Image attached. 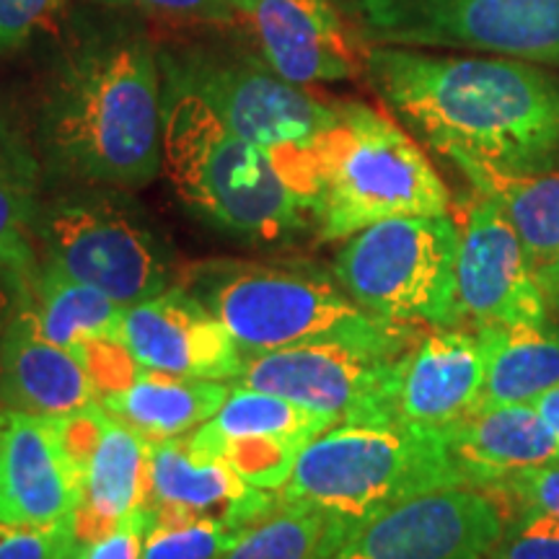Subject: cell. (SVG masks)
<instances>
[{
  "label": "cell",
  "instance_id": "1",
  "mask_svg": "<svg viewBox=\"0 0 559 559\" xmlns=\"http://www.w3.org/2000/svg\"><path fill=\"white\" fill-rule=\"evenodd\" d=\"M39 148L73 187L140 190L164 169L158 41L138 13L79 11L62 29L39 102Z\"/></svg>",
  "mask_w": 559,
  "mask_h": 559
},
{
  "label": "cell",
  "instance_id": "2",
  "mask_svg": "<svg viewBox=\"0 0 559 559\" xmlns=\"http://www.w3.org/2000/svg\"><path fill=\"white\" fill-rule=\"evenodd\" d=\"M366 73L396 117L477 192L559 164V79L528 60L373 45Z\"/></svg>",
  "mask_w": 559,
  "mask_h": 559
},
{
  "label": "cell",
  "instance_id": "3",
  "mask_svg": "<svg viewBox=\"0 0 559 559\" xmlns=\"http://www.w3.org/2000/svg\"><path fill=\"white\" fill-rule=\"evenodd\" d=\"M179 285L215 313L247 358L332 340L404 353L430 332L373 317L337 277L304 262L202 260L181 267Z\"/></svg>",
  "mask_w": 559,
  "mask_h": 559
},
{
  "label": "cell",
  "instance_id": "4",
  "mask_svg": "<svg viewBox=\"0 0 559 559\" xmlns=\"http://www.w3.org/2000/svg\"><path fill=\"white\" fill-rule=\"evenodd\" d=\"M164 171L198 218L247 243H288L313 226L272 158L187 91L164 86Z\"/></svg>",
  "mask_w": 559,
  "mask_h": 559
},
{
  "label": "cell",
  "instance_id": "5",
  "mask_svg": "<svg viewBox=\"0 0 559 559\" xmlns=\"http://www.w3.org/2000/svg\"><path fill=\"white\" fill-rule=\"evenodd\" d=\"M158 62L166 88L194 94L230 130L267 153L311 213L317 151L340 120V104L280 79L249 45L236 41L158 45Z\"/></svg>",
  "mask_w": 559,
  "mask_h": 559
},
{
  "label": "cell",
  "instance_id": "6",
  "mask_svg": "<svg viewBox=\"0 0 559 559\" xmlns=\"http://www.w3.org/2000/svg\"><path fill=\"white\" fill-rule=\"evenodd\" d=\"M449 207V187L417 140L368 104H340V120L317 151L311 221L321 241L349 239L391 218L443 215Z\"/></svg>",
  "mask_w": 559,
  "mask_h": 559
},
{
  "label": "cell",
  "instance_id": "7",
  "mask_svg": "<svg viewBox=\"0 0 559 559\" xmlns=\"http://www.w3.org/2000/svg\"><path fill=\"white\" fill-rule=\"evenodd\" d=\"M466 487L440 430L334 425L298 453L280 498L355 526L400 502Z\"/></svg>",
  "mask_w": 559,
  "mask_h": 559
},
{
  "label": "cell",
  "instance_id": "8",
  "mask_svg": "<svg viewBox=\"0 0 559 559\" xmlns=\"http://www.w3.org/2000/svg\"><path fill=\"white\" fill-rule=\"evenodd\" d=\"M39 267L94 285L124 306L171 288V251L124 190L73 187L34 215Z\"/></svg>",
  "mask_w": 559,
  "mask_h": 559
},
{
  "label": "cell",
  "instance_id": "9",
  "mask_svg": "<svg viewBox=\"0 0 559 559\" xmlns=\"http://www.w3.org/2000/svg\"><path fill=\"white\" fill-rule=\"evenodd\" d=\"M461 228L449 213L381 221L345 239L334 277L360 309L415 330L459 326Z\"/></svg>",
  "mask_w": 559,
  "mask_h": 559
},
{
  "label": "cell",
  "instance_id": "10",
  "mask_svg": "<svg viewBox=\"0 0 559 559\" xmlns=\"http://www.w3.org/2000/svg\"><path fill=\"white\" fill-rule=\"evenodd\" d=\"M376 45L451 47L559 66V0H355Z\"/></svg>",
  "mask_w": 559,
  "mask_h": 559
},
{
  "label": "cell",
  "instance_id": "11",
  "mask_svg": "<svg viewBox=\"0 0 559 559\" xmlns=\"http://www.w3.org/2000/svg\"><path fill=\"white\" fill-rule=\"evenodd\" d=\"M502 531L506 519L485 492L456 487L355 523L324 559H487Z\"/></svg>",
  "mask_w": 559,
  "mask_h": 559
},
{
  "label": "cell",
  "instance_id": "12",
  "mask_svg": "<svg viewBox=\"0 0 559 559\" xmlns=\"http://www.w3.org/2000/svg\"><path fill=\"white\" fill-rule=\"evenodd\" d=\"M400 355L358 342H309L251 355L236 386L270 391L334 425H376L383 383Z\"/></svg>",
  "mask_w": 559,
  "mask_h": 559
},
{
  "label": "cell",
  "instance_id": "13",
  "mask_svg": "<svg viewBox=\"0 0 559 559\" xmlns=\"http://www.w3.org/2000/svg\"><path fill=\"white\" fill-rule=\"evenodd\" d=\"M459 326H536L549 321V304L526 251L500 202L477 194L461 228L456 264Z\"/></svg>",
  "mask_w": 559,
  "mask_h": 559
},
{
  "label": "cell",
  "instance_id": "14",
  "mask_svg": "<svg viewBox=\"0 0 559 559\" xmlns=\"http://www.w3.org/2000/svg\"><path fill=\"white\" fill-rule=\"evenodd\" d=\"M485 349L466 326L430 330L391 362L376 425L445 432L477 409Z\"/></svg>",
  "mask_w": 559,
  "mask_h": 559
},
{
  "label": "cell",
  "instance_id": "15",
  "mask_svg": "<svg viewBox=\"0 0 559 559\" xmlns=\"http://www.w3.org/2000/svg\"><path fill=\"white\" fill-rule=\"evenodd\" d=\"M236 26L251 50L296 86L347 81L366 70V52L330 0H234Z\"/></svg>",
  "mask_w": 559,
  "mask_h": 559
},
{
  "label": "cell",
  "instance_id": "16",
  "mask_svg": "<svg viewBox=\"0 0 559 559\" xmlns=\"http://www.w3.org/2000/svg\"><path fill=\"white\" fill-rule=\"evenodd\" d=\"M122 340L143 368L187 379L236 381L247 362L215 313L179 283L128 306Z\"/></svg>",
  "mask_w": 559,
  "mask_h": 559
},
{
  "label": "cell",
  "instance_id": "17",
  "mask_svg": "<svg viewBox=\"0 0 559 559\" xmlns=\"http://www.w3.org/2000/svg\"><path fill=\"white\" fill-rule=\"evenodd\" d=\"M81 481L52 417L0 409V521L50 528L75 523Z\"/></svg>",
  "mask_w": 559,
  "mask_h": 559
},
{
  "label": "cell",
  "instance_id": "18",
  "mask_svg": "<svg viewBox=\"0 0 559 559\" xmlns=\"http://www.w3.org/2000/svg\"><path fill=\"white\" fill-rule=\"evenodd\" d=\"M91 404H99V389L79 355L47 340L21 298L0 345V409L55 419Z\"/></svg>",
  "mask_w": 559,
  "mask_h": 559
},
{
  "label": "cell",
  "instance_id": "19",
  "mask_svg": "<svg viewBox=\"0 0 559 559\" xmlns=\"http://www.w3.org/2000/svg\"><path fill=\"white\" fill-rule=\"evenodd\" d=\"M151 506L213 513L221 508L228 523L249 528L280 506V495L249 487L221 453L202 449L190 432L153 440Z\"/></svg>",
  "mask_w": 559,
  "mask_h": 559
},
{
  "label": "cell",
  "instance_id": "20",
  "mask_svg": "<svg viewBox=\"0 0 559 559\" xmlns=\"http://www.w3.org/2000/svg\"><path fill=\"white\" fill-rule=\"evenodd\" d=\"M464 485L485 489L508 474L559 461V445L536 404L474 409L443 432Z\"/></svg>",
  "mask_w": 559,
  "mask_h": 559
},
{
  "label": "cell",
  "instance_id": "21",
  "mask_svg": "<svg viewBox=\"0 0 559 559\" xmlns=\"http://www.w3.org/2000/svg\"><path fill=\"white\" fill-rule=\"evenodd\" d=\"M151 438L104 412L99 443L91 453L75 510L79 544L99 539L140 508L151 506Z\"/></svg>",
  "mask_w": 559,
  "mask_h": 559
},
{
  "label": "cell",
  "instance_id": "22",
  "mask_svg": "<svg viewBox=\"0 0 559 559\" xmlns=\"http://www.w3.org/2000/svg\"><path fill=\"white\" fill-rule=\"evenodd\" d=\"M223 381L187 379L145 368L130 386L99 396L104 412L151 440H166L205 425L228 400Z\"/></svg>",
  "mask_w": 559,
  "mask_h": 559
},
{
  "label": "cell",
  "instance_id": "23",
  "mask_svg": "<svg viewBox=\"0 0 559 559\" xmlns=\"http://www.w3.org/2000/svg\"><path fill=\"white\" fill-rule=\"evenodd\" d=\"M485 349V386L477 409L534 404L559 386V326H489L479 330Z\"/></svg>",
  "mask_w": 559,
  "mask_h": 559
},
{
  "label": "cell",
  "instance_id": "24",
  "mask_svg": "<svg viewBox=\"0 0 559 559\" xmlns=\"http://www.w3.org/2000/svg\"><path fill=\"white\" fill-rule=\"evenodd\" d=\"M26 304L39 332L55 345L79 353L83 345L104 337H122L128 306L94 285L39 267L29 285Z\"/></svg>",
  "mask_w": 559,
  "mask_h": 559
},
{
  "label": "cell",
  "instance_id": "25",
  "mask_svg": "<svg viewBox=\"0 0 559 559\" xmlns=\"http://www.w3.org/2000/svg\"><path fill=\"white\" fill-rule=\"evenodd\" d=\"M330 428H334L332 417L300 407L270 391L234 383L223 407L205 425L194 428L190 438L202 449L218 453L221 443L236 438H280L306 445Z\"/></svg>",
  "mask_w": 559,
  "mask_h": 559
},
{
  "label": "cell",
  "instance_id": "26",
  "mask_svg": "<svg viewBox=\"0 0 559 559\" xmlns=\"http://www.w3.org/2000/svg\"><path fill=\"white\" fill-rule=\"evenodd\" d=\"M349 526L321 510L280 506L243 531L223 559H324Z\"/></svg>",
  "mask_w": 559,
  "mask_h": 559
},
{
  "label": "cell",
  "instance_id": "27",
  "mask_svg": "<svg viewBox=\"0 0 559 559\" xmlns=\"http://www.w3.org/2000/svg\"><path fill=\"white\" fill-rule=\"evenodd\" d=\"M477 194L506 210L536 277L559 260V171L498 179Z\"/></svg>",
  "mask_w": 559,
  "mask_h": 559
},
{
  "label": "cell",
  "instance_id": "28",
  "mask_svg": "<svg viewBox=\"0 0 559 559\" xmlns=\"http://www.w3.org/2000/svg\"><path fill=\"white\" fill-rule=\"evenodd\" d=\"M243 531L228 523L226 515L156 508L143 559H223Z\"/></svg>",
  "mask_w": 559,
  "mask_h": 559
},
{
  "label": "cell",
  "instance_id": "29",
  "mask_svg": "<svg viewBox=\"0 0 559 559\" xmlns=\"http://www.w3.org/2000/svg\"><path fill=\"white\" fill-rule=\"evenodd\" d=\"M34 215L37 202L29 174L16 160L0 156V270L19 277L26 288L39 270Z\"/></svg>",
  "mask_w": 559,
  "mask_h": 559
},
{
  "label": "cell",
  "instance_id": "30",
  "mask_svg": "<svg viewBox=\"0 0 559 559\" xmlns=\"http://www.w3.org/2000/svg\"><path fill=\"white\" fill-rule=\"evenodd\" d=\"M304 445L280 438H236L218 445V453L249 487L280 492L288 485Z\"/></svg>",
  "mask_w": 559,
  "mask_h": 559
},
{
  "label": "cell",
  "instance_id": "31",
  "mask_svg": "<svg viewBox=\"0 0 559 559\" xmlns=\"http://www.w3.org/2000/svg\"><path fill=\"white\" fill-rule=\"evenodd\" d=\"M479 492H485L500 508L506 523L526 513L559 519V461L513 472Z\"/></svg>",
  "mask_w": 559,
  "mask_h": 559
},
{
  "label": "cell",
  "instance_id": "32",
  "mask_svg": "<svg viewBox=\"0 0 559 559\" xmlns=\"http://www.w3.org/2000/svg\"><path fill=\"white\" fill-rule=\"evenodd\" d=\"M487 559H559V519L526 513L508 521Z\"/></svg>",
  "mask_w": 559,
  "mask_h": 559
},
{
  "label": "cell",
  "instance_id": "33",
  "mask_svg": "<svg viewBox=\"0 0 559 559\" xmlns=\"http://www.w3.org/2000/svg\"><path fill=\"white\" fill-rule=\"evenodd\" d=\"M104 9H120L164 21H190V24L234 26V0H91Z\"/></svg>",
  "mask_w": 559,
  "mask_h": 559
},
{
  "label": "cell",
  "instance_id": "34",
  "mask_svg": "<svg viewBox=\"0 0 559 559\" xmlns=\"http://www.w3.org/2000/svg\"><path fill=\"white\" fill-rule=\"evenodd\" d=\"M75 547V523L29 528L0 521V559H66Z\"/></svg>",
  "mask_w": 559,
  "mask_h": 559
},
{
  "label": "cell",
  "instance_id": "35",
  "mask_svg": "<svg viewBox=\"0 0 559 559\" xmlns=\"http://www.w3.org/2000/svg\"><path fill=\"white\" fill-rule=\"evenodd\" d=\"M75 355H79L83 368L88 370L91 381L99 389V396L130 386L145 370L135 360V355L130 353V347L124 345L122 337L94 340L83 345Z\"/></svg>",
  "mask_w": 559,
  "mask_h": 559
},
{
  "label": "cell",
  "instance_id": "36",
  "mask_svg": "<svg viewBox=\"0 0 559 559\" xmlns=\"http://www.w3.org/2000/svg\"><path fill=\"white\" fill-rule=\"evenodd\" d=\"M70 0H0V52H16L52 24Z\"/></svg>",
  "mask_w": 559,
  "mask_h": 559
},
{
  "label": "cell",
  "instance_id": "37",
  "mask_svg": "<svg viewBox=\"0 0 559 559\" xmlns=\"http://www.w3.org/2000/svg\"><path fill=\"white\" fill-rule=\"evenodd\" d=\"M153 521H156V508H140L99 539L79 544L73 559H143L145 536Z\"/></svg>",
  "mask_w": 559,
  "mask_h": 559
},
{
  "label": "cell",
  "instance_id": "38",
  "mask_svg": "<svg viewBox=\"0 0 559 559\" xmlns=\"http://www.w3.org/2000/svg\"><path fill=\"white\" fill-rule=\"evenodd\" d=\"M26 293H29V288H26L19 277H13L9 272L0 270V345H3L5 326H9L19 300L26 298Z\"/></svg>",
  "mask_w": 559,
  "mask_h": 559
},
{
  "label": "cell",
  "instance_id": "39",
  "mask_svg": "<svg viewBox=\"0 0 559 559\" xmlns=\"http://www.w3.org/2000/svg\"><path fill=\"white\" fill-rule=\"evenodd\" d=\"M534 404H536V409H539V415L544 417V423H547V428L551 430V436H555L557 445H559V386L549 389L547 394H542Z\"/></svg>",
  "mask_w": 559,
  "mask_h": 559
},
{
  "label": "cell",
  "instance_id": "40",
  "mask_svg": "<svg viewBox=\"0 0 559 559\" xmlns=\"http://www.w3.org/2000/svg\"><path fill=\"white\" fill-rule=\"evenodd\" d=\"M536 280H539V285H542V290H544V298H547L549 309H557L559 311V260L551 264V267L544 270Z\"/></svg>",
  "mask_w": 559,
  "mask_h": 559
},
{
  "label": "cell",
  "instance_id": "41",
  "mask_svg": "<svg viewBox=\"0 0 559 559\" xmlns=\"http://www.w3.org/2000/svg\"><path fill=\"white\" fill-rule=\"evenodd\" d=\"M73 555H75V551H73ZM73 555H70V557H66V559H73Z\"/></svg>",
  "mask_w": 559,
  "mask_h": 559
}]
</instances>
